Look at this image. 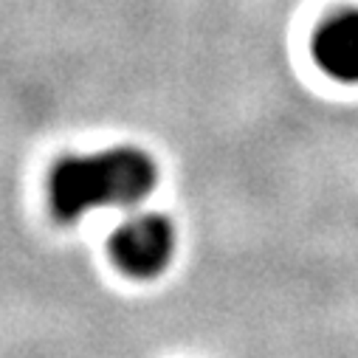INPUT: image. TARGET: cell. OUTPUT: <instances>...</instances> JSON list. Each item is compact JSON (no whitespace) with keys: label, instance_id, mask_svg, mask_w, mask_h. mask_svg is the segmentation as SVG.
<instances>
[{"label":"cell","instance_id":"7a4b0ae2","mask_svg":"<svg viewBox=\"0 0 358 358\" xmlns=\"http://www.w3.org/2000/svg\"><path fill=\"white\" fill-rule=\"evenodd\" d=\"M116 265L136 280H152L175 254V226L164 215H138L110 237Z\"/></svg>","mask_w":358,"mask_h":358},{"label":"cell","instance_id":"6da1fadb","mask_svg":"<svg viewBox=\"0 0 358 358\" xmlns=\"http://www.w3.org/2000/svg\"><path fill=\"white\" fill-rule=\"evenodd\" d=\"M158 184L155 161L138 147H113L94 155H68L48 178L51 212L62 223H76L99 206H133Z\"/></svg>","mask_w":358,"mask_h":358},{"label":"cell","instance_id":"3957f363","mask_svg":"<svg viewBox=\"0 0 358 358\" xmlns=\"http://www.w3.org/2000/svg\"><path fill=\"white\" fill-rule=\"evenodd\" d=\"M313 57L327 76L358 85V9H341L319 26Z\"/></svg>","mask_w":358,"mask_h":358}]
</instances>
